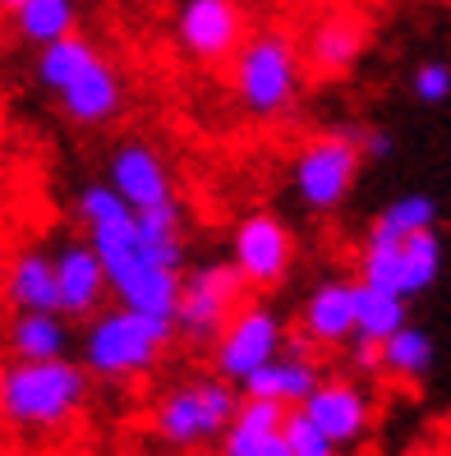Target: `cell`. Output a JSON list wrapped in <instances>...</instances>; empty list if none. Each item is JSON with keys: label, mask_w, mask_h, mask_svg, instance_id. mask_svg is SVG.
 Masks as SVG:
<instances>
[{"label": "cell", "mask_w": 451, "mask_h": 456, "mask_svg": "<svg viewBox=\"0 0 451 456\" xmlns=\"http://www.w3.org/2000/svg\"><path fill=\"white\" fill-rule=\"evenodd\" d=\"M93 249L101 254L106 281H111L116 305H129L139 314L171 318L180 314V295H184V254H166L139 231L134 217H120L111 226L88 231Z\"/></svg>", "instance_id": "6da1fadb"}, {"label": "cell", "mask_w": 451, "mask_h": 456, "mask_svg": "<svg viewBox=\"0 0 451 456\" xmlns=\"http://www.w3.org/2000/svg\"><path fill=\"white\" fill-rule=\"evenodd\" d=\"M175 337L171 318L139 314L129 305H111L97 318H88L84 341H78V364L101 383H129L162 360V351Z\"/></svg>", "instance_id": "7a4b0ae2"}, {"label": "cell", "mask_w": 451, "mask_h": 456, "mask_svg": "<svg viewBox=\"0 0 451 456\" xmlns=\"http://www.w3.org/2000/svg\"><path fill=\"white\" fill-rule=\"evenodd\" d=\"M84 364L65 360H14L0 369V415L19 428H56L88 401Z\"/></svg>", "instance_id": "3957f363"}, {"label": "cell", "mask_w": 451, "mask_h": 456, "mask_svg": "<svg viewBox=\"0 0 451 456\" xmlns=\"http://www.w3.org/2000/svg\"><path fill=\"white\" fill-rule=\"evenodd\" d=\"M304 93V61L300 46L281 28L249 33V42L230 61V97L240 102L249 120H277Z\"/></svg>", "instance_id": "277c9868"}, {"label": "cell", "mask_w": 451, "mask_h": 456, "mask_svg": "<svg viewBox=\"0 0 451 456\" xmlns=\"http://www.w3.org/2000/svg\"><path fill=\"white\" fill-rule=\"evenodd\" d=\"M240 401H245V392H235V383H226L221 373L175 383L157 396L152 434L166 447H198V443H212V438L221 443L226 424L240 411Z\"/></svg>", "instance_id": "5b68a950"}, {"label": "cell", "mask_w": 451, "mask_h": 456, "mask_svg": "<svg viewBox=\"0 0 451 456\" xmlns=\"http://www.w3.org/2000/svg\"><path fill=\"white\" fill-rule=\"evenodd\" d=\"M359 162H364L359 129H327L300 143L295 162H290V190H295L300 208L318 212V217L336 212L355 190Z\"/></svg>", "instance_id": "8992f818"}, {"label": "cell", "mask_w": 451, "mask_h": 456, "mask_svg": "<svg viewBox=\"0 0 451 456\" xmlns=\"http://www.w3.org/2000/svg\"><path fill=\"white\" fill-rule=\"evenodd\" d=\"M230 267L254 290L281 286L290 277V267H295V231L272 208L240 212L230 226Z\"/></svg>", "instance_id": "52a82bcc"}, {"label": "cell", "mask_w": 451, "mask_h": 456, "mask_svg": "<svg viewBox=\"0 0 451 456\" xmlns=\"http://www.w3.org/2000/svg\"><path fill=\"white\" fill-rule=\"evenodd\" d=\"M286 351V318L272 309V305H245L230 314L226 332L212 341V369L221 373L226 383L245 387L262 364H272L277 355Z\"/></svg>", "instance_id": "ba28073f"}, {"label": "cell", "mask_w": 451, "mask_h": 456, "mask_svg": "<svg viewBox=\"0 0 451 456\" xmlns=\"http://www.w3.org/2000/svg\"><path fill=\"white\" fill-rule=\"evenodd\" d=\"M249 42V23L240 0H180L175 46L194 65H226Z\"/></svg>", "instance_id": "9c48e42d"}, {"label": "cell", "mask_w": 451, "mask_h": 456, "mask_svg": "<svg viewBox=\"0 0 451 456\" xmlns=\"http://www.w3.org/2000/svg\"><path fill=\"white\" fill-rule=\"evenodd\" d=\"M240 273L230 267V258H212L184 273V295H180V314H175V332L189 341H217L235 314L240 300Z\"/></svg>", "instance_id": "30bf717a"}, {"label": "cell", "mask_w": 451, "mask_h": 456, "mask_svg": "<svg viewBox=\"0 0 451 456\" xmlns=\"http://www.w3.org/2000/svg\"><path fill=\"white\" fill-rule=\"evenodd\" d=\"M106 180L116 184V194L134 208V212L162 208V203L175 199V175H171V167H166V157L157 152L152 143H143V139L116 143L111 162H106Z\"/></svg>", "instance_id": "8fae6325"}, {"label": "cell", "mask_w": 451, "mask_h": 456, "mask_svg": "<svg viewBox=\"0 0 451 456\" xmlns=\"http://www.w3.org/2000/svg\"><path fill=\"white\" fill-rule=\"evenodd\" d=\"M295 411H304L336 447H355L368 434V424H374V401L350 379H323L313 387V396Z\"/></svg>", "instance_id": "7c38bea8"}, {"label": "cell", "mask_w": 451, "mask_h": 456, "mask_svg": "<svg viewBox=\"0 0 451 456\" xmlns=\"http://www.w3.org/2000/svg\"><path fill=\"white\" fill-rule=\"evenodd\" d=\"M51 254H56L60 314L65 318H97L101 300L111 295V281H106V267H101V254L93 249V240H65Z\"/></svg>", "instance_id": "4fadbf2b"}, {"label": "cell", "mask_w": 451, "mask_h": 456, "mask_svg": "<svg viewBox=\"0 0 451 456\" xmlns=\"http://www.w3.org/2000/svg\"><path fill=\"white\" fill-rule=\"evenodd\" d=\"M355 281L346 277H327L318 281L304 305H300V332L309 346H323V351H336V346H350L355 341Z\"/></svg>", "instance_id": "5bb4252c"}, {"label": "cell", "mask_w": 451, "mask_h": 456, "mask_svg": "<svg viewBox=\"0 0 451 456\" xmlns=\"http://www.w3.org/2000/svg\"><path fill=\"white\" fill-rule=\"evenodd\" d=\"M56 102H60V111H65L69 125H78V129H101V125H111V120L125 111V74L101 56L84 78H74V84H69Z\"/></svg>", "instance_id": "9a60e30c"}, {"label": "cell", "mask_w": 451, "mask_h": 456, "mask_svg": "<svg viewBox=\"0 0 451 456\" xmlns=\"http://www.w3.org/2000/svg\"><path fill=\"white\" fill-rule=\"evenodd\" d=\"M364 42H368L364 23H359L355 14H346V10H332V14H323V19L309 28V37H304V61H309L313 69H323V74H346V69H355V61L364 56Z\"/></svg>", "instance_id": "2e32d148"}, {"label": "cell", "mask_w": 451, "mask_h": 456, "mask_svg": "<svg viewBox=\"0 0 451 456\" xmlns=\"http://www.w3.org/2000/svg\"><path fill=\"white\" fill-rule=\"evenodd\" d=\"M5 300L14 314L28 309H60V286H56V254L28 245L19 249L5 267Z\"/></svg>", "instance_id": "e0dca14e"}, {"label": "cell", "mask_w": 451, "mask_h": 456, "mask_svg": "<svg viewBox=\"0 0 451 456\" xmlns=\"http://www.w3.org/2000/svg\"><path fill=\"white\" fill-rule=\"evenodd\" d=\"M318 383H323V369H318L309 355L281 351L272 364H262L240 392H245V396H258V401H277V406L295 411V406H304V401L313 396Z\"/></svg>", "instance_id": "ac0fdd59"}, {"label": "cell", "mask_w": 451, "mask_h": 456, "mask_svg": "<svg viewBox=\"0 0 451 456\" xmlns=\"http://www.w3.org/2000/svg\"><path fill=\"white\" fill-rule=\"evenodd\" d=\"M5 341H10L14 360H65L69 355V318L60 309L14 314L5 328Z\"/></svg>", "instance_id": "d6986e66"}, {"label": "cell", "mask_w": 451, "mask_h": 456, "mask_svg": "<svg viewBox=\"0 0 451 456\" xmlns=\"http://www.w3.org/2000/svg\"><path fill=\"white\" fill-rule=\"evenodd\" d=\"M286 406L277 401H258V396H245L235 419L226 424L221 434V456H262L286 428Z\"/></svg>", "instance_id": "ffe728a7"}, {"label": "cell", "mask_w": 451, "mask_h": 456, "mask_svg": "<svg viewBox=\"0 0 451 456\" xmlns=\"http://www.w3.org/2000/svg\"><path fill=\"white\" fill-rule=\"evenodd\" d=\"M97 61H101L97 42L84 37V33H74V37H65V42H51V46L37 51V61H33V84H37L42 93H56V97H60V93L74 84V78H84Z\"/></svg>", "instance_id": "44dd1931"}, {"label": "cell", "mask_w": 451, "mask_h": 456, "mask_svg": "<svg viewBox=\"0 0 451 456\" xmlns=\"http://www.w3.org/2000/svg\"><path fill=\"white\" fill-rule=\"evenodd\" d=\"M433 360H438L433 337L423 332L419 323H406L396 337H387L378 346V364H383L387 379H396V383H423L433 373Z\"/></svg>", "instance_id": "7402d4cb"}, {"label": "cell", "mask_w": 451, "mask_h": 456, "mask_svg": "<svg viewBox=\"0 0 451 456\" xmlns=\"http://www.w3.org/2000/svg\"><path fill=\"white\" fill-rule=\"evenodd\" d=\"M10 19H14V33L33 51H42L51 42H65L78 33V0H28Z\"/></svg>", "instance_id": "603a6c76"}, {"label": "cell", "mask_w": 451, "mask_h": 456, "mask_svg": "<svg viewBox=\"0 0 451 456\" xmlns=\"http://www.w3.org/2000/svg\"><path fill=\"white\" fill-rule=\"evenodd\" d=\"M355 318H359L355 341L383 346L387 337H396V332H401V328L410 323V314H406V295L374 290V286H364V281L355 277Z\"/></svg>", "instance_id": "cb8c5ba5"}, {"label": "cell", "mask_w": 451, "mask_h": 456, "mask_svg": "<svg viewBox=\"0 0 451 456\" xmlns=\"http://www.w3.org/2000/svg\"><path fill=\"white\" fill-rule=\"evenodd\" d=\"M359 281L374 286V290H391V295H406V281H401V240L368 226L364 245H359Z\"/></svg>", "instance_id": "d4e9b609"}, {"label": "cell", "mask_w": 451, "mask_h": 456, "mask_svg": "<svg viewBox=\"0 0 451 456\" xmlns=\"http://www.w3.org/2000/svg\"><path fill=\"white\" fill-rule=\"evenodd\" d=\"M442 273V235L433 231H419L410 240H401V281H406V300L410 295H423Z\"/></svg>", "instance_id": "484cf974"}, {"label": "cell", "mask_w": 451, "mask_h": 456, "mask_svg": "<svg viewBox=\"0 0 451 456\" xmlns=\"http://www.w3.org/2000/svg\"><path fill=\"white\" fill-rule=\"evenodd\" d=\"M378 231L396 235V240H410L419 231H433L438 226V199L433 194H401V199H391L383 212H378Z\"/></svg>", "instance_id": "4316f807"}, {"label": "cell", "mask_w": 451, "mask_h": 456, "mask_svg": "<svg viewBox=\"0 0 451 456\" xmlns=\"http://www.w3.org/2000/svg\"><path fill=\"white\" fill-rule=\"evenodd\" d=\"M74 217H78V226L97 231V226H111L120 217H134V208L116 194L111 180H88L84 190L74 194Z\"/></svg>", "instance_id": "83f0119b"}, {"label": "cell", "mask_w": 451, "mask_h": 456, "mask_svg": "<svg viewBox=\"0 0 451 456\" xmlns=\"http://www.w3.org/2000/svg\"><path fill=\"white\" fill-rule=\"evenodd\" d=\"M281 438H286V447L295 452V456H341V447H336L304 411H290V415H286Z\"/></svg>", "instance_id": "f1b7e54d"}, {"label": "cell", "mask_w": 451, "mask_h": 456, "mask_svg": "<svg viewBox=\"0 0 451 456\" xmlns=\"http://www.w3.org/2000/svg\"><path fill=\"white\" fill-rule=\"evenodd\" d=\"M410 97L419 106H442L451 102V61H419L410 69Z\"/></svg>", "instance_id": "f546056e"}, {"label": "cell", "mask_w": 451, "mask_h": 456, "mask_svg": "<svg viewBox=\"0 0 451 456\" xmlns=\"http://www.w3.org/2000/svg\"><path fill=\"white\" fill-rule=\"evenodd\" d=\"M359 152H364V162H387V157L396 152V134H391L387 125L359 129Z\"/></svg>", "instance_id": "4dcf8cb0"}, {"label": "cell", "mask_w": 451, "mask_h": 456, "mask_svg": "<svg viewBox=\"0 0 451 456\" xmlns=\"http://www.w3.org/2000/svg\"><path fill=\"white\" fill-rule=\"evenodd\" d=\"M262 456H295V452H290V447H286V438H277V443H272L268 452H262Z\"/></svg>", "instance_id": "1f68e13d"}, {"label": "cell", "mask_w": 451, "mask_h": 456, "mask_svg": "<svg viewBox=\"0 0 451 456\" xmlns=\"http://www.w3.org/2000/svg\"><path fill=\"white\" fill-rule=\"evenodd\" d=\"M19 5H28V0H0V10H5V14H14Z\"/></svg>", "instance_id": "d6a6232c"}]
</instances>
